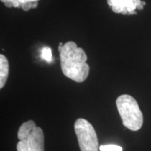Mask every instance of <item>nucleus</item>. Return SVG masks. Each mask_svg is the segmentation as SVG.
I'll return each instance as SVG.
<instances>
[{
  "label": "nucleus",
  "mask_w": 151,
  "mask_h": 151,
  "mask_svg": "<svg viewBox=\"0 0 151 151\" xmlns=\"http://www.w3.org/2000/svg\"><path fill=\"white\" fill-rule=\"evenodd\" d=\"M60 65L63 74L77 83H82L89 75L90 67L87 63L88 56L76 43L68 41L60 52Z\"/></svg>",
  "instance_id": "f257e3e1"
},
{
  "label": "nucleus",
  "mask_w": 151,
  "mask_h": 151,
  "mask_svg": "<svg viewBox=\"0 0 151 151\" xmlns=\"http://www.w3.org/2000/svg\"><path fill=\"white\" fill-rule=\"evenodd\" d=\"M116 106L124 127L132 131L141 129L143 116L134 98L129 94L119 96L116 99Z\"/></svg>",
  "instance_id": "f03ea898"
},
{
  "label": "nucleus",
  "mask_w": 151,
  "mask_h": 151,
  "mask_svg": "<svg viewBox=\"0 0 151 151\" xmlns=\"http://www.w3.org/2000/svg\"><path fill=\"white\" fill-rule=\"evenodd\" d=\"M17 151H44V136L33 120L24 122L18 132Z\"/></svg>",
  "instance_id": "7ed1b4c3"
},
{
  "label": "nucleus",
  "mask_w": 151,
  "mask_h": 151,
  "mask_svg": "<svg viewBox=\"0 0 151 151\" xmlns=\"http://www.w3.org/2000/svg\"><path fill=\"white\" fill-rule=\"evenodd\" d=\"M74 130L81 151H98V139L95 130L88 120L79 118L74 124Z\"/></svg>",
  "instance_id": "20e7f679"
},
{
  "label": "nucleus",
  "mask_w": 151,
  "mask_h": 151,
  "mask_svg": "<svg viewBox=\"0 0 151 151\" xmlns=\"http://www.w3.org/2000/svg\"><path fill=\"white\" fill-rule=\"evenodd\" d=\"M39 1V0H1L8 8H21L25 11L37 8Z\"/></svg>",
  "instance_id": "39448f33"
},
{
  "label": "nucleus",
  "mask_w": 151,
  "mask_h": 151,
  "mask_svg": "<svg viewBox=\"0 0 151 151\" xmlns=\"http://www.w3.org/2000/svg\"><path fill=\"white\" fill-rule=\"evenodd\" d=\"M9 66L7 58L0 55V88H3L6 83L9 76Z\"/></svg>",
  "instance_id": "423d86ee"
},
{
  "label": "nucleus",
  "mask_w": 151,
  "mask_h": 151,
  "mask_svg": "<svg viewBox=\"0 0 151 151\" xmlns=\"http://www.w3.org/2000/svg\"><path fill=\"white\" fill-rule=\"evenodd\" d=\"M41 58L45 60L47 62L52 61V50L49 47H44L41 50Z\"/></svg>",
  "instance_id": "0eeeda50"
},
{
  "label": "nucleus",
  "mask_w": 151,
  "mask_h": 151,
  "mask_svg": "<svg viewBox=\"0 0 151 151\" xmlns=\"http://www.w3.org/2000/svg\"><path fill=\"white\" fill-rule=\"evenodd\" d=\"M100 151H122V147L117 145H105L99 147Z\"/></svg>",
  "instance_id": "6e6552de"
},
{
  "label": "nucleus",
  "mask_w": 151,
  "mask_h": 151,
  "mask_svg": "<svg viewBox=\"0 0 151 151\" xmlns=\"http://www.w3.org/2000/svg\"><path fill=\"white\" fill-rule=\"evenodd\" d=\"M120 1V0H107V3H108L109 6L112 7L113 6L117 4Z\"/></svg>",
  "instance_id": "1a4fd4ad"
},
{
  "label": "nucleus",
  "mask_w": 151,
  "mask_h": 151,
  "mask_svg": "<svg viewBox=\"0 0 151 151\" xmlns=\"http://www.w3.org/2000/svg\"><path fill=\"white\" fill-rule=\"evenodd\" d=\"M137 9H139V10H142L143 9V6L142 4H140V5H138L137 6Z\"/></svg>",
  "instance_id": "9d476101"
},
{
  "label": "nucleus",
  "mask_w": 151,
  "mask_h": 151,
  "mask_svg": "<svg viewBox=\"0 0 151 151\" xmlns=\"http://www.w3.org/2000/svg\"><path fill=\"white\" fill-rule=\"evenodd\" d=\"M132 14H137V12L135 11H130V12H128L127 15H132Z\"/></svg>",
  "instance_id": "9b49d317"
},
{
  "label": "nucleus",
  "mask_w": 151,
  "mask_h": 151,
  "mask_svg": "<svg viewBox=\"0 0 151 151\" xmlns=\"http://www.w3.org/2000/svg\"><path fill=\"white\" fill-rule=\"evenodd\" d=\"M141 4H142L143 6L146 5V2H145V1H141Z\"/></svg>",
  "instance_id": "f8f14e48"
}]
</instances>
